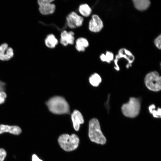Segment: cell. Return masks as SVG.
<instances>
[{"label":"cell","mask_w":161,"mask_h":161,"mask_svg":"<svg viewBox=\"0 0 161 161\" xmlns=\"http://www.w3.org/2000/svg\"><path fill=\"white\" fill-rule=\"evenodd\" d=\"M144 82L146 87L150 90L158 92L161 89V77L157 71L148 73L145 78Z\"/></svg>","instance_id":"obj_5"},{"label":"cell","mask_w":161,"mask_h":161,"mask_svg":"<svg viewBox=\"0 0 161 161\" xmlns=\"http://www.w3.org/2000/svg\"><path fill=\"white\" fill-rule=\"evenodd\" d=\"M75 33L72 31L67 32L64 30L61 34L60 42L62 45L66 46L69 44L73 45L75 41Z\"/></svg>","instance_id":"obj_10"},{"label":"cell","mask_w":161,"mask_h":161,"mask_svg":"<svg viewBox=\"0 0 161 161\" xmlns=\"http://www.w3.org/2000/svg\"><path fill=\"white\" fill-rule=\"evenodd\" d=\"M75 48L79 52H84L89 45V42L86 38L83 37L78 38L75 41Z\"/></svg>","instance_id":"obj_14"},{"label":"cell","mask_w":161,"mask_h":161,"mask_svg":"<svg viewBox=\"0 0 161 161\" xmlns=\"http://www.w3.org/2000/svg\"><path fill=\"white\" fill-rule=\"evenodd\" d=\"M58 142L60 147L64 151H70L78 147L79 139L78 136L75 134L70 135L64 134L59 137Z\"/></svg>","instance_id":"obj_4"},{"label":"cell","mask_w":161,"mask_h":161,"mask_svg":"<svg viewBox=\"0 0 161 161\" xmlns=\"http://www.w3.org/2000/svg\"><path fill=\"white\" fill-rule=\"evenodd\" d=\"M132 1L135 8L141 11L147 9L151 4L149 0H133Z\"/></svg>","instance_id":"obj_15"},{"label":"cell","mask_w":161,"mask_h":161,"mask_svg":"<svg viewBox=\"0 0 161 161\" xmlns=\"http://www.w3.org/2000/svg\"><path fill=\"white\" fill-rule=\"evenodd\" d=\"M121 58H124L128 61L129 63L126 66L127 68H128L129 66H131V64L133 62L134 59V56L129 51L125 48L120 49L119 51L118 54L116 56L114 60L115 65L114 68L117 71L120 70L119 67L117 64V62L118 60Z\"/></svg>","instance_id":"obj_8"},{"label":"cell","mask_w":161,"mask_h":161,"mask_svg":"<svg viewBox=\"0 0 161 161\" xmlns=\"http://www.w3.org/2000/svg\"><path fill=\"white\" fill-rule=\"evenodd\" d=\"M89 136L92 142L104 144L106 139L102 132L98 120L95 118L91 119L89 123Z\"/></svg>","instance_id":"obj_2"},{"label":"cell","mask_w":161,"mask_h":161,"mask_svg":"<svg viewBox=\"0 0 161 161\" xmlns=\"http://www.w3.org/2000/svg\"><path fill=\"white\" fill-rule=\"evenodd\" d=\"M100 58L102 61L109 63L113 60L114 54L112 52L107 51L105 54H102L100 55Z\"/></svg>","instance_id":"obj_19"},{"label":"cell","mask_w":161,"mask_h":161,"mask_svg":"<svg viewBox=\"0 0 161 161\" xmlns=\"http://www.w3.org/2000/svg\"><path fill=\"white\" fill-rule=\"evenodd\" d=\"M6 97V94L4 92H0V104L4 102Z\"/></svg>","instance_id":"obj_23"},{"label":"cell","mask_w":161,"mask_h":161,"mask_svg":"<svg viewBox=\"0 0 161 161\" xmlns=\"http://www.w3.org/2000/svg\"><path fill=\"white\" fill-rule=\"evenodd\" d=\"M102 79L98 74L95 73L92 75L89 78L90 83L93 86H97L101 82Z\"/></svg>","instance_id":"obj_18"},{"label":"cell","mask_w":161,"mask_h":161,"mask_svg":"<svg viewBox=\"0 0 161 161\" xmlns=\"http://www.w3.org/2000/svg\"><path fill=\"white\" fill-rule=\"evenodd\" d=\"M155 46L159 49L161 48V35L160 34L154 40Z\"/></svg>","instance_id":"obj_21"},{"label":"cell","mask_w":161,"mask_h":161,"mask_svg":"<svg viewBox=\"0 0 161 161\" xmlns=\"http://www.w3.org/2000/svg\"><path fill=\"white\" fill-rule=\"evenodd\" d=\"M53 0H38V4L40 13L44 15H48L54 13L56 9L55 4L52 3Z\"/></svg>","instance_id":"obj_6"},{"label":"cell","mask_w":161,"mask_h":161,"mask_svg":"<svg viewBox=\"0 0 161 161\" xmlns=\"http://www.w3.org/2000/svg\"><path fill=\"white\" fill-rule=\"evenodd\" d=\"M66 20L68 26L71 29H75L83 25L84 18L75 11H72L66 16Z\"/></svg>","instance_id":"obj_7"},{"label":"cell","mask_w":161,"mask_h":161,"mask_svg":"<svg viewBox=\"0 0 161 161\" xmlns=\"http://www.w3.org/2000/svg\"><path fill=\"white\" fill-rule=\"evenodd\" d=\"M78 10L81 15L85 17H89L92 12L91 8L86 3L80 4L78 7Z\"/></svg>","instance_id":"obj_17"},{"label":"cell","mask_w":161,"mask_h":161,"mask_svg":"<svg viewBox=\"0 0 161 161\" xmlns=\"http://www.w3.org/2000/svg\"><path fill=\"white\" fill-rule=\"evenodd\" d=\"M5 85L4 82L0 81V92H4Z\"/></svg>","instance_id":"obj_24"},{"label":"cell","mask_w":161,"mask_h":161,"mask_svg":"<svg viewBox=\"0 0 161 161\" xmlns=\"http://www.w3.org/2000/svg\"><path fill=\"white\" fill-rule=\"evenodd\" d=\"M47 104L49 110L54 114H62L69 113V104L62 97H53L47 102Z\"/></svg>","instance_id":"obj_1"},{"label":"cell","mask_w":161,"mask_h":161,"mask_svg":"<svg viewBox=\"0 0 161 161\" xmlns=\"http://www.w3.org/2000/svg\"><path fill=\"white\" fill-rule=\"evenodd\" d=\"M32 161H43L42 160L39 159L38 157L35 155L33 154L32 156Z\"/></svg>","instance_id":"obj_25"},{"label":"cell","mask_w":161,"mask_h":161,"mask_svg":"<svg viewBox=\"0 0 161 161\" xmlns=\"http://www.w3.org/2000/svg\"><path fill=\"white\" fill-rule=\"evenodd\" d=\"M21 132V129L18 126L0 125V134L4 132H9L14 134L18 135Z\"/></svg>","instance_id":"obj_13"},{"label":"cell","mask_w":161,"mask_h":161,"mask_svg":"<svg viewBox=\"0 0 161 161\" xmlns=\"http://www.w3.org/2000/svg\"><path fill=\"white\" fill-rule=\"evenodd\" d=\"M103 27V23L98 16L93 14L89 22L88 28L93 32L96 33L100 31Z\"/></svg>","instance_id":"obj_9"},{"label":"cell","mask_w":161,"mask_h":161,"mask_svg":"<svg viewBox=\"0 0 161 161\" xmlns=\"http://www.w3.org/2000/svg\"><path fill=\"white\" fill-rule=\"evenodd\" d=\"M141 108V102L140 99L131 97L129 101L124 104L121 107V111L125 116L134 118L139 114Z\"/></svg>","instance_id":"obj_3"},{"label":"cell","mask_w":161,"mask_h":161,"mask_svg":"<svg viewBox=\"0 0 161 161\" xmlns=\"http://www.w3.org/2000/svg\"><path fill=\"white\" fill-rule=\"evenodd\" d=\"M6 151L2 148H0V161H3L6 156Z\"/></svg>","instance_id":"obj_22"},{"label":"cell","mask_w":161,"mask_h":161,"mask_svg":"<svg viewBox=\"0 0 161 161\" xmlns=\"http://www.w3.org/2000/svg\"><path fill=\"white\" fill-rule=\"evenodd\" d=\"M155 106L154 105L152 104L148 107L150 113L152 114L153 116L156 118H160L161 117V109L158 108L157 110H155Z\"/></svg>","instance_id":"obj_20"},{"label":"cell","mask_w":161,"mask_h":161,"mask_svg":"<svg viewBox=\"0 0 161 161\" xmlns=\"http://www.w3.org/2000/svg\"><path fill=\"white\" fill-rule=\"evenodd\" d=\"M45 44L47 47L52 49L55 48L58 43V41L53 34H48L44 41Z\"/></svg>","instance_id":"obj_16"},{"label":"cell","mask_w":161,"mask_h":161,"mask_svg":"<svg viewBox=\"0 0 161 161\" xmlns=\"http://www.w3.org/2000/svg\"><path fill=\"white\" fill-rule=\"evenodd\" d=\"M71 119L73 127L76 131H78L80 124L84 123V119L81 113L77 110H75L71 115Z\"/></svg>","instance_id":"obj_12"},{"label":"cell","mask_w":161,"mask_h":161,"mask_svg":"<svg viewBox=\"0 0 161 161\" xmlns=\"http://www.w3.org/2000/svg\"><path fill=\"white\" fill-rule=\"evenodd\" d=\"M14 55L13 50L6 43L0 45V60L6 61L10 60Z\"/></svg>","instance_id":"obj_11"}]
</instances>
